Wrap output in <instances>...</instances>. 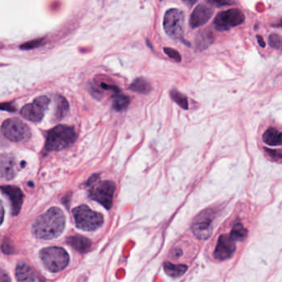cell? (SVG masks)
<instances>
[{"label":"cell","instance_id":"obj_1","mask_svg":"<svg viewBox=\"0 0 282 282\" xmlns=\"http://www.w3.org/2000/svg\"><path fill=\"white\" fill-rule=\"evenodd\" d=\"M66 218L63 211L57 207H52L36 219L33 225V233L39 239H56L64 230Z\"/></svg>","mask_w":282,"mask_h":282},{"label":"cell","instance_id":"obj_2","mask_svg":"<svg viewBox=\"0 0 282 282\" xmlns=\"http://www.w3.org/2000/svg\"><path fill=\"white\" fill-rule=\"evenodd\" d=\"M76 140V134L73 128L60 125L49 131L46 135L45 150L48 152L59 151L69 147Z\"/></svg>","mask_w":282,"mask_h":282},{"label":"cell","instance_id":"obj_3","mask_svg":"<svg viewBox=\"0 0 282 282\" xmlns=\"http://www.w3.org/2000/svg\"><path fill=\"white\" fill-rule=\"evenodd\" d=\"M98 175H94L90 178L88 184L91 185L89 196L94 201L101 204L105 208L109 209L113 205V196L115 192V183L112 181H99Z\"/></svg>","mask_w":282,"mask_h":282},{"label":"cell","instance_id":"obj_4","mask_svg":"<svg viewBox=\"0 0 282 282\" xmlns=\"http://www.w3.org/2000/svg\"><path fill=\"white\" fill-rule=\"evenodd\" d=\"M77 228L85 231H95L102 226L104 217L85 205L77 206L72 211Z\"/></svg>","mask_w":282,"mask_h":282},{"label":"cell","instance_id":"obj_5","mask_svg":"<svg viewBox=\"0 0 282 282\" xmlns=\"http://www.w3.org/2000/svg\"><path fill=\"white\" fill-rule=\"evenodd\" d=\"M40 257L45 267L52 272H61L69 263V255L62 248L51 247L44 249L40 252Z\"/></svg>","mask_w":282,"mask_h":282},{"label":"cell","instance_id":"obj_6","mask_svg":"<svg viewBox=\"0 0 282 282\" xmlns=\"http://www.w3.org/2000/svg\"><path fill=\"white\" fill-rule=\"evenodd\" d=\"M184 13L177 8H171L165 13L163 26L166 33L173 39H181L184 31Z\"/></svg>","mask_w":282,"mask_h":282},{"label":"cell","instance_id":"obj_7","mask_svg":"<svg viewBox=\"0 0 282 282\" xmlns=\"http://www.w3.org/2000/svg\"><path fill=\"white\" fill-rule=\"evenodd\" d=\"M2 133L7 139L13 142L28 140L31 135L29 126L18 118L6 120L2 125Z\"/></svg>","mask_w":282,"mask_h":282},{"label":"cell","instance_id":"obj_8","mask_svg":"<svg viewBox=\"0 0 282 282\" xmlns=\"http://www.w3.org/2000/svg\"><path fill=\"white\" fill-rule=\"evenodd\" d=\"M213 212L211 209L201 211L192 223V231L195 236L200 240L208 239L213 233L212 222L213 219Z\"/></svg>","mask_w":282,"mask_h":282},{"label":"cell","instance_id":"obj_9","mask_svg":"<svg viewBox=\"0 0 282 282\" xmlns=\"http://www.w3.org/2000/svg\"><path fill=\"white\" fill-rule=\"evenodd\" d=\"M245 15L238 8H231L223 11L216 16L213 24L216 29L220 31H228L244 23Z\"/></svg>","mask_w":282,"mask_h":282},{"label":"cell","instance_id":"obj_10","mask_svg":"<svg viewBox=\"0 0 282 282\" xmlns=\"http://www.w3.org/2000/svg\"><path fill=\"white\" fill-rule=\"evenodd\" d=\"M50 104V99L46 96L36 97L30 104L26 105L21 110V115L30 122H41Z\"/></svg>","mask_w":282,"mask_h":282},{"label":"cell","instance_id":"obj_11","mask_svg":"<svg viewBox=\"0 0 282 282\" xmlns=\"http://www.w3.org/2000/svg\"><path fill=\"white\" fill-rule=\"evenodd\" d=\"M235 242L236 241L228 234L221 235L213 252V256L216 259L224 261L232 257L236 250Z\"/></svg>","mask_w":282,"mask_h":282},{"label":"cell","instance_id":"obj_12","mask_svg":"<svg viewBox=\"0 0 282 282\" xmlns=\"http://www.w3.org/2000/svg\"><path fill=\"white\" fill-rule=\"evenodd\" d=\"M213 8L205 4H199L190 16V26L193 29L205 25L213 16Z\"/></svg>","mask_w":282,"mask_h":282},{"label":"cell","instance_id":"obj_13","mask_svg":"<svg viewBox=\"0 0 282 282\" xmlns=\"http://www.w3.org/2000/svg\"><path fill=\"white\" fill-rule=\"evenodd\" d=\"M1 190L10 200L12 214L13 216H17L21 211V207L23 205V192L19 188L14 186H2Z\"/></svg>","mask_w":282,"mask_h":282},{"label":"cell","instance_id":"obj_14","mask_svg":"<svg viewBox=\"0 0 282 282\" xmlns=\"http://www.w3.org/2000/svg\"><path fill=\"white\" fill-rule=\"evenodd\" d=\"M18 173V166L16 163L15 158L11 155H1L0 161V174L1 177L8 180L15 178Z\"/></svg>","mask_w":282,"mask_h":282},{"label":"cell","instance_id":"obj_15","mask_svg":"<svg viewBox=\"0 0 282 282\" xmlns=\"http://www.w3.org/2000/svg\"><path fill=\"white\" fill-rule=\"evenodd\" d=\"M16 277L18 282H35L34 270L25 263H19L16 268Z\"/></svg>","mask_w":282,"mask_h":282},{"label":"cell","instance_id":"obj_16","mask_svg":"<svg viewBox=\"0 0 282 282\" xmlns=\"http://www.w3.org/2000/svg\"><path fill=\"white\" fill-rule=\"evenodd\" d=\"M67 244L80 252H87L90 250L92 243L90 239L82 236H70L67 239Z\"/></svg>","mask_w":282,"mask_h":282},{"label":"cell","instance_id":"obj_17","mask_svg":"<svg viewBox=\"0 0 282 282\" xmlns=\"http://www.w3.org/2000/svg\"><path fill=\"white\" fill-rule=\"evenodd\" d=\"M262 140L270 146H281L282 145V132L276 128H269L262 135Z\"/></svg>","mask_w":282,"mask_h":282},{"label":"cell","instance_id":"obj_18","mask_svg":"<svg viewBox=\"0 0 282 282\" xmlns=\"http://www.w3.org/2000/svg\"><path fill=\"white\" fill-rule=\"evenodd\" d=\"M214 41V36L211 31L205 30L201 31L195 39V46L199 51L208 48Z\"/></svg>","mask_w":282,"mask_h":282},{"label":"cell","instance_id":"obj_19","mask_svg":"<svg viewBox=\"0 0 282 282\" xmlns=\"http://www.w3.org/2000/svg\"><path fill=\"white\" fill-rule=\"evenodd\" d=\"M165 272L167 273L169 277L173 278L181 277L185 274L187 266L183 264H173L171 262H165L164 263Z\"/></svg>","mask_w":282,"mask_h":282},{"label":"cell","instance_id":"obj_20","mask_svg":"<svg viewBox=\"0 0 282 282\" xmlns=\"http://www.w3.org/2000/svg\"><path fill=\"white\" fill-rule=\"evenodd\" d=\"M69 110V103L67 100L62 96H57L56 98V112H55V117L56 119L62 120L67 115V112Z\"/></svg>","mask_w":282,"mask_h":282},{"label":"cell","instance_id":"obj_21","mask_svg":"<svg viewBox=\"0 0 282 282\" xmlns=\"http://www.w3.org/2000/svg\"><path fill=\"white\" fill-rule=\"evenodd\" d=\"M129 89L132 91L138 93V94H146L151 92V87L146 79L139 78L133 82V84L130 85Z\"/></svg>","mask_w":282,"mask_h":282},{"label":"cell","instance_id":"obj_22","mask_svg":"<svg viewBox=\"0 0 282 282\" xmlns=\"http://www.w3.org/2000/svg\"><path fill=\"white\" fill-rule=\"evenodd\" d=\"M130 102L129 97H127L120 92L118 94H113V108L118 112H122L128 107Z\"/></svg>","mask_w":282,"mask_h":282},{"label":"cell","instance_id":"obj_23","mask_svg":"<svg viewBox=\"0 0 282 282\" xmlns=\"http://www.w3.org/2000/svg\"><path fill=\"white\" fill-rule=\"evenodd\" d=\"M229 235L235 241H243L246 239L247 235V230L241 223H237V224H234Z\"/></svg>","mask_w":282,"mask_h":282},{"label":"cell","instance_id":"obj_24","mask_svg":"<svg viewBox=\"0 0 282 282\" xmlns=\"http://www.w3.org/2000/svg\"><path fill=\"white\" fill-rule=\"evenodd\" d=\"M171 97L173 101L176 102L181 108L185 110L188 109L189 104H188L187 97H185V95H183L176 90H172L171 92Z\"/></svg>","mask_w":282,"mask_h":282},{"label":"cell","instance_id":"obj_25","mask_svg":"<svg viewBox=\"0 0 282 282\" xmlns=\"http://www.w3.org/2000/svg\"><path fill=\"white\" fill-rule=\"evenodd\" d=\"M269 45L272 48L277 49V50H282V39L279 35L277 34H271L268 38Z\"/></svg>","mask_w":282,"mask_h":282},{"label":"cell","instance_id":"obj_26","mask_svg":"<svg viewBox=\"0 0 282 282\" xmlns=\"http://www.w3.org/2000/svg\"><path fill=\"white\" fill-rule=\"evenodd\" d=\"M44 39L45 38L36 39V40H33V41H29V42H26V43L21 45L20 49L22 50H32V49L39 47L43 44Z\"/></svg>","mask_w":282,"mask_h":282},{"label":"cell","instance_id":"obj_27","mask_svg":"<svg viewBox=\"0 0 282 282\" xmlns=\"http://www.w3.org/2000/svg\"><path fill=\"white\" fill-rule=\"evenodd\" d=\"M205 1L209 4L217 7V8H220L223 6L232 5L236 2V0H205Z\"/></svg>","mask_w":282,"mask_h":282},{"label":"cell","instance_id":"obj_28","mask_svg":"<svg viewBox=\"0 0 282 282\" xmlns=\"http://www.w3.org/2000/svg\"><path fill=\"white\" fill-rule=\"evenodd\" d=\"M265 151L267 153L270 158H272L274 160H282V150H272L265 148Z\"/></svg>","mask_w":282,"mask_h":282},{"label":"cell","instance_id":"obj_29","mask_svg":"<svg viewBox=\"0 0 282 282\" xmlns=\"http://www.w3.org/2000/svg\"><path fill=\"white\" fill-rule=\"evenodd\" d=\"M164 52L167 54V56H169L170 58L174 60L175 61H176V62L181 61V56L179 55L178 51H176L174 49L166 47L164 48Z\"/></svg>","mask_w":282,"mask_h":282},{"label":"cell","instance_id":"obj_30","mask_svg":"<svg viewBox=\"0 0 282 282\" xmlns=\"http://www.w3.org/2000/svg\"><path fill=\"white\" fill-rule=\"evenodd\" d=\"M1 108H2V110H6V111H8V112H14L15 111V108L10 103H3V104L1 105Z\"/></svg>","mask_w":282,"mask_h":282},{"label":"cell","instance_id":"obj_31","mask_svg":"<svg viewBox=\"0 0 282 282\" xmlns=\"http://www.w3.org/2000/svg\"><path fill=\"white\" fill-rule=\"evenodd\" d=\"M0 282H11L10 278L3 271L1 272V275H0Z\"/></svg>","mask_w":282,"mask_h":282},{"label":"cell","instance_id":"obj_32","mask_svg":"<svg viewBox=\"0 0 282 282\" xmlns=\"http://www.w3.org/2000/svg\"><path fill=\"white\" fill-rule=\"evenodd\" d=\"M256 39H257V41H258V44L259 46L262 48L266 47V42H265L264 39L262 36H256Z\"/></svg>","mask_w":282,"mask_h":282},{"label":"cell","instance_id":"obj_33","mask_svg":"<svg viewBox=\"0 0 282 282\" xmlns=\"http://www.w3.org/2000/svg\"><path fill=\"white\" fill-rule=\"evenodd\" d=\"M197 0H182V2L185 3L188 7H191V6L194 5L195 3H196Z\"/></svg>","mask_w":282,"mask_h":282},{"label":"cell","instance_id":"obj_34","mask_svg":"<svg viewBox=\"0 0 282 282\" xmlns=\"http://www.w3.org/2000/svg\"><path fill=\"white\" fill-rule=\"evenodd\" d=\"M1 213H2V218H1V223H3V214H4V211H3V206H1Z\"/></svg>","mask_w":282,"mask_h":282},{"label":"cell","instance_id":"obj_35","mask_svg":"<svg viewBox=\"0 0 282 282\" xmlns=\"http://www.w3.org/2000/svg\"><path fill=\"white\" fill-rule=\"evenodd\" d=\"M275 27H278V28H282V18L279 21V22H278V23H277V24H276Z\"/></svg>","mask_w":282,"mask_h":282}]
</instances>
